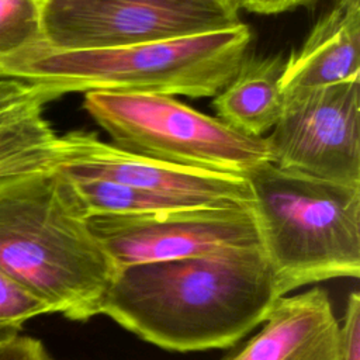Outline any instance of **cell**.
<instances>
[{
    "label": "cell",
    "mask_w": 360,
    "mask_h": 360,
    "mask_svg": "<svg viewBox=\"0 0 360 360\" xmlns=\"http://www.w3.org/2000/svg\"><path fill=\"white\" fill-rule=\"evenodd\" d=\"M284 297L260 245L117 267L100 314L173 352L235 346Z\"/></svg>",
    "instance_id": "cell-1"
},
{
    "label": "cell",
    "mask_w": 360,
    "mask_h": 360,
    "mask_svg": "<svg viewBox=\"0 0 360 360\" xmlns=\"http://www.w3.org/2000/svg\"><path fill=\"white\" fill-rule=\"evenodd\" d=\"M0 270L70 321L100 314L117 270L56 170L0 186Z\"/></svg>",
    "instance_id": "cell-2"
},
{
    "label": "cell",
    "mask_w": 360,
    "mask_h": 360,
    "mask_svg": "<svg viewBox=\"0 0 360 360\" xmlns=\"http://www.w3.org/2000/svg\"><path fill=\"white\" fill-rule=\"evenodd\" d=\"M248 25L97 49H60L44 41L0 59V77L55 84L63 94L91 90L214 97L248 55Z\"/></svg>",
    "instance_id": "cell-3"
},
{
    "label": "cell",
    "mask_w": 360,
    "mask_h": 360,
    "mask_svg": "<svg viewBox=\"0 0 360 360\" xmlns=\"http://www.w3.org/2000/svg\"><path fill=\"white\" fill-rule=\"evenodd\" d=\"M260 246L283 295L360 276V184L264 163L248 176Z\"/></svg>",
    "instance_id": "cell-4"
},
{
    "label": "cell",
    "mask_w": 360,
    "mask_h": 360,
    "mask_svg": "<svg viewBox=\"0 0 360 360\" xmlns=\"http://www.w3.org/2000/svg\"><path fill=\"white\" fill-rule=\"evenodd\" d=\"M83 108L115 146L134 153L245 177L270 162L264 136L243 134L169 94L91 90Z\"/></svg>",
    "instance_id": "cell-5"
},
{
    "label": "cell",
    "mask_w": 360,
    "mask_h": 360,
    "mask_svg": "<svg viewBox=\"0 0 360 360\" xmlns=\"http://www.w3.org/2000/svg\"><path fill=\"white\" fill-rule=\"evenodd\" d=\"M360 79L284 93V105L264 136L270 163L281 170L360 184Z\"/></svg>",
    "instance_id": "cell-6"
},
{
    "label": "cell",
    "mask_w": 360,
    "mask_h": 360,
    "mask_svg": "<svg viewBox=\"0 0 360 360\" xmlns=\"http://www.w3.org/2000/svg\"><path fill=\"white\" fill-rule=\"evenodd\" d=\"M44 42L97 49L217 31L240 22L219 10L160 0H41Z\"/></svg>",
    "instance_id": "cell-7"
},
{
    "label": "cell",
    "mask_w": 360,
    "mask_h": 360,
    "mask_svg": "<svg viewBox=\"0 0 360 360\" xmlns=\"http://www.w3.org/2000/svg\"><path fill=\"white\" fill-rule=\"evenodd\" d=\"M89 225L117 267L260 245L249 204L94 215Z\"/></svg>",
    "instance_id": "cell-8"
},
{
    "label": "cell",
    "mask_w": 360,
    "mask_h": 360,
    "mask_svg": "<svg viewBox=\"0 0 360 360\" xmlns=\"http://www.w3.org/2000/svg\"><path fill=\"white\" fill-rule=\"evenodd\" d=\"M65 177L112 181L160 194L186 207L252 205L248 177L176 165L134 153L101 141L97 134L72 131L59 136L52 167Z\"/></svg>",
    "instance_id": "cell-9"
},
{
    "label": "cell",
    "mask_w": 360,
    "mask_h": 360,
    "mask_svg": "<svg viewBox=\"0 0 360 360\" xmlns=\"http://www.w3.org/2000/svg\"><path fill=\"white\" fill-rule=\"evenodd\" d=\"M219 360H340V323L328 292L312 287L281 297L259 332Z\"/></svg>",
    "instance_id": "cell-10"
},
{
    "label": "cell",
    "mask_w": 360,
    "mask_h": 360,
    "mask_svg": "<svg viewBox=\"0 0 360 360\" xmlns=\"http://www.w3.org/2000/svg\"><path fill=\"white\" fill-rule=\"evenodd\" d=\"M55 84L0 77V186L53 167L59 135L44 117Z\"/></svg>",
    "instance_id": "cell-11"
},
{
    "label": "cell",
    "mask_w": 360,
    "mask_h": 360,
    "mask_svg": "<svg viewBox=\"0 0 360 360\" xmlns=\"http://www.w3.org/2000/svg\"><path fill=\"white\" fill-rule=\"evenodd\" d=\"M360 8L338 1L284 62L283 93L360 79Z\"/></svg>",
    "instance_id": "cell-12"
},
{
    "label": "cell",
    "mask_w": 360,
    "mask_h": 360,
    "mask_svg": "<svg viewBox=\"0 0 360 360\" xmlns=\"http://www.w3.org/2000/svg\"><path fill=\"white\" fill-rule=\"evenodd\" d=\"M284 62L280 55H246L231 82L214 96L217 118L243 134L264 136L283 111L284 93L280 82Z\"/></svg>",
    "instance_id": "cell-13"
},
{
    "label": "cell",
    "mask_w": 360,
    "mask_h": 360,
    "mask_svg": "<svg viewBox=\"0 0 360 360\" xmlns=\"http://www.w3.org/2000/svg\"><path fill=\"white\" fill-rule=\"evenodd\" d=\"M42 39L41 0H0V59Z\"/></svg>",
    "instance_id": "cell-14"
},
{
    "label": "cell",
    "mask_w": 360,
    "mask_h": 360,
    "mask_svg": "<svg viewBox=\"0 0 360 360\" xmlns=\"http://www.w3.org/2000/svg\"><path fill=\"white\" fill-rule=\"evenodd\" d=\"M49 314L48 305L0 270V345L15 339L31 318Z\"/></svg>",
    "instance_id": "cell-15"
},
{
    "label": "cell",
    "mask_w": 360,
    "mask_h": 360,
    "mask_svg": "<svg viewBox=\"0 0 360 360\" xmlns=\"http://www.w3.org/2000/svg\"><path fill=\"white\" fill-rule=\"evenodd\" d=\"M340 360H360V294L357 291L349 294L340 325Z\"/></svg>",
    "instance_id": "cell-16"
},
{
    "label": "cell",
    "mask_w": 360,
    "mask_h": 360,
    "mask_svg": "<svg viewBox=\"0 0 360 360\" xmlns=\"http://www.w3.org/2000/svg\"><path fill=\"white\" fill-rule=\"evenodd\" d=\"M0 360H49L41 340L18 335L8 343L0 345Z\"/></svg>",
    "instance_id": "cell-17"
},
{
    "label": "cell",
    "mask_w": 360,
    "mask_h": 360,
    "mask_svg": "<svg viewBox=\"0 0 360 360\" xmlns=\"http://www.w3.org/2000/svg\"><path fill=\"white\" fill-rule=\"evenodd\" d=\"M239 10H248L255 14H278L298 7H309L316 0H235Z\"/></svg>",
    "instance_id": "cell-18"
},
{
    "label": "cell",
    "mask_w": 360,
    "mask_h": 360,
    "mask_svg": "<svg viewBox=\"0 0 360 360\" xmlns=\"http://www.w3.org/2000/svg\"><path fill=\"white\" fill-rule=\"evenodd\" d=\"M167 3H177V4H187V6H197V7H205L212 10H219L228 14L239 15V8L236 6L235 0H160Z\"/></svg>",
    "instance_id": "cell-19"
},
{
    "label": "cell",
    "mask_w": 360,
    "mask_h": 360,
    "mask_svg": "<svg viewBox=\"0 0 360 360\" xmlns=\"http://www.w3.org/2000/svg\"><path fill=\"white\" fill-rule=\"evenodd\" d=\"M343 6L353 7V8H360V0H335Z\"/></svg>",
    "instance_id": "cell-20"
}]
</instances>
